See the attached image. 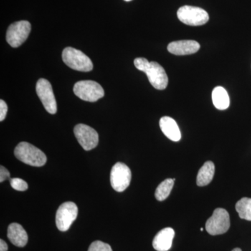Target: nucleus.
<instances>
[{"instance_id": "nucleus-26", "label": "nucleus", "mask_w": 251, "mask_h": 251, "mask_svg": "<svg viewBox=\"0 0 251 251\" xmlns=\"http://www.w3.org/2000/svg\"><path fill=\"white\" fill-rule=\"evenodd\" d=\"M232 251H242V249H239V248H236V249H233Z\"/></svg>"}, {"instance_id": "nucleus-19", "label": "nucleus", "mask_w": 251, "mask_h": 251, "mask_svg": "<svg viewBox=\"0 0 251 251\" xmlns=\"http://www.w3.org/2000/svg\"><path fill=\"white\" fill-rule=\"evenodd\" d=\"M235 208L241 219L251 221V198H242L236 204Z\"/></svg>"}, {"instance_id": "nucleus-8", "label": "nucleus", "mask_w": 251, "mask_h": 251, "mask_svg": "<svg viewBox=\"0 0 251 251\" xmlns=\"http://www.w3.org/2000/svg\"><path fill=\"white\" fill-rule=\"evenodd\" d=\"M78 209L75 203L67 202L59 206L56 214V226L59 230L66 232L75 221Z\"/></svg>"}, {"instance_id": "nucleus-27", "label": "nucleus", "mask_w": 251, "mask_h": 251, "mask_svg": "<svg viewBox=\"0 0 251 251\" xmlns=\"http://www.w3.org/2000/svg\"><path fill=\"white\" fill-rule=\"evenodd\" d=\"M125 1H131V0H125Z\"/></svg>"}, {"instance_id": "nucleus-20", "label": "nucleus", "mask_w": 251, "mask_h": 251, "mask_svg": "<svg viewBox=\"0 0 251 251\" xmlns=\"http://www.w3.org/2000/svg\"><path fill=\"white\" fill-rule=\"evenodd\" d=\"M10 184L14 190L18 191H25L28 188L27 183L20 178L10 179Z\"/></svg>"}, {"instance_id": "nucleus-1", "label": "nucleus", "mask_w": 251, "mask_h": 251, "mask_svg": "<svg viewBox=\"0 0 251 251\" xmlns=\"http://www.w3.org/2000/svg\"><path fill=\"white\" fill-rule=\"evenodd\" d=\"M14 154L18 160L31 166H44L47 161L45 153L26 142L18 144L15 148Z\"/></svg>"}, {"instance_id": "nucleus-13", "label": "nucleus", "mask_w": 251, "mask_h": 251, "mask_svg": "<svg viewBox=\"0 0 251 251\" xmlns=\"http://www.w3.org/2000/svg\"><path fill=\"white\" fill-rule=\"evenodd\" d=\"M175 234L174 229L171 227L161 229L153 239V249L157 251H169L171 249Z\"/></svg>"}, {"instance_id": "nucleus-10", "label": "nucleus", "mask_w": 251, "mask_h": 251, "mask_svg": "<svg viewBox=\"0 0 251 251\" xmlns=\"http://www.w3.org/2000/svg\"><path fill=\"white\" fill-rule=\"evenodd\" d=\"M74 134L81 147L86 151L93 150L98 145V133L89 126L83 124L75 126Z\"/></svg>"}, {"instance_id": "nucleus-3", "label": "nucleus", "mask_w": 251, "mask_h": 251, "mask_svg": "<svg viewBox=\"0 0 251 251\" xmlns=\"http://www.w3.org/2000/svg\"><path fill=\"white\" fill-rule=\"evenodd\" d=\"M74 92L77 97L85 101L96 102L103 98L105 92L98 82L92 80H82L74 85Z\"/></svg>"}, {"instance_id": "nucleus-9", "label": "nucleus", "mask_w": 251, "mask_h": 251, "mask_svg": "<svg viewBox=\"0 0 251 251\" xmlns=\"http://www.w3.org/2000/svg\"><path fill=\"white\" fill-rule=\"evenodd\" d=\"M36 91L46 111L52 115L55 114L57 110V102L49 81L44 78L39 79L36 83Z\"/></svg>"}, {"instance_id": "nucleus-21", "label": "nucleus", "mask_w": 251, "mask_h": 251, "mask_svg": "<svg viewBox=\"0 0 251 251\" xmlns=\"http://www.w3.org/2000/svg\"><path fill=\"white\" fill-rule=\"evenodd\" d=\"M88 251H112V248L106 243L96 241L91 244Z\"/></svg>"}, {"instance_id": "nucleus-6", "label": "nucleus", "mask_w": 251, "mask_h": 251, "mask_svg": "<svg viewBox=\"0 0 251 251\" xmlns=\"http://www.w3.org/2000/svg\"><path fill=\"white\" fill-rule=\"evenodd\" d=\"M30 31L31 24L27 21L13 23L6 31V41L11 47H19L27 40Z\"/></svg>"}, {"instance_id": "nucleus-22", "label": "nucleus", "mask_w": 251, "mask_h": 251, "mask_svg": "<svg viewBox=\"0 0 251 251\" xmlns=\"http://www.w3.org/2000/svg\"><path fill=\"white\" fill-rule=\"evenodd\" d=\"M134 65L137 69L145 73L148 70L149 67H150V62L147 59L143 58V57H139V58L135 59Z\"/></svg>"}, {"instance_id": "nucleus-12", "label": "nucleus", "mask_w": 251, "mask_h": 251, "mask_svg": "<svg viewBox=\"0 0 251 251\" xmlns=\"http://www.w3.org/2000/svg\"><path fill=\"white\" fill-rule=\"evenodd\" d=\"M201 49L199 43L193 40L174 41L168 44V50L175 55H188L196 53Z\"/></svg>"}, {"instance_id": "nucleus-23", "label": "nucleus", "mask_w": 251, "mask_h": 251, "mask_svg": "<svg viewBox=\"0 0 251 251\" xmlns=\"http://www.w3.org/2000/svg\"><path fill=\"white\" fill-rule=\"evenodd\" d=\"M8 107L4 100H0V121L2 122L7 114Z\"/></svg>"}, {"instance_id": "nucleus-5", "label": "nucleus", "mask_w": 251, "mask_h": 251, "mask_svg": "<svg viewBox=\"0 0 251 251\" xmlns=\"http://www.w3.org/2000/svg\"><path fill=\"white\" fill-rule=\"evenodd\" d=\"M177 17L181 22L190 26L203 25L209 19V14L204 9L187 5L179 8Z\"/></svg>"}, {"instance_id": "nucleus-11", "label": "nucleus", "mask_w": 251, "mask_h": 251, "mask_svg": "<svg viewBox=\"0 0 251 251\" xmlns=\"http://www.w3.org/2000/svg\"><path fill=\"white\" fill-rule=\"evenodd\" d=\"M145 74L148 75V80L155 89L163 90L168 84V77L165 69L158 63L150 62V67Z\"/></svg>"}, {"instance_id": "nucleus-24", "label": "nucleus", "mask_w": 251, "mask_h": 251, "mask_svg": "<svg viewBox=\"0 0 251 251\" xmlns=\"http://www.w3.org/2000/svg\"><path fill=\"white\" fill-rule=\"evenodd\" d=\"M10 173L5 167H0V182H3L5 180L9 179Z\"/></svg>"}, {"instance_id": "nucleus-14", "label": "nucleus", "mask_w": 251, "mask_h": 251, "mask_svg": "<svg viewBox=\"0 0 251 251\" xmlns=\"http://www.w3.org/2000/svg\"><path fill=\"white\" fill-rule=\"evenodd\" d=\"M7 237L10 242L18 247H25L28 242L27 232L21 225L13 223L8 227Z\"/></svg>"}, {"instance_id": "nucleus-7", "label": "nucleus", "mask_w": 251, "mask_h": 251, "mask_svg": "<svg viewBox=\"0 0 251 251\" xmlns=\"http://www.w3.org/2000/svg\"><path fill=\"white\" fill-rule=\"evenodd\" d=\"M131 171L125 163L118 162L112 167L110 173V184L117 192H123L130 185Z\"/></svg>"}, {"instance_id": "nucleus-16", "label": "nucleus", "mask_w": 251, "mask_h": 251, "mask_svg": "<svg viewBox=\"0 0 251 251\" xmlns=\"http://www.w3.org/2000/svg\"><path fill=\"white\" fill-rule=\"evenodd\" d=\"M215 173V166L212 161H206L198 172L197 185L198 186H206L212 181Z\"/></svg>"}, {"instance_id": "nucleus-2", "label": "nucleus", "mask_w": 251, "mask_h": 251, "mask_svg": "<svg viewBox=\"0 0 251 251\" xmlns=\"http://www.w3.org/2000/svg\"><path fill=\"white\" fill-rule=\"evenodd\" d=\"M62 59L68 67L78 72H89L93 69V64L90 57L74 48H66L63 50Z\"/></svg>"}, {"instance_id": "nucleus-28", "label": "nucleus", "mask_w": 251, "mask_h": 251, "mask_svg": "<svg viewBox=\"0 0 251 251\" xmlns=\"http://www.w3.org/2000/svg\"><path fill=\"white\" fill-rule=\"evenodd\" d=\"M201 231H202H202H203V228H202V227H201Z\"/></svg>"}, {"instance_id": "nucleus-15", "label": "nucleus", "mask_w": 251, "mask_h": 251, "mask_svg": "<svg viewBox=\"0 0 251 251\" xmlns=\"http://www.w3.org/2000/svg\"><path fill=\"white\" fill-rule=\"evenodd\" d=\"M159 125L163 134L172 141L178 142L181 140V131L177 124L173 118L168 116L162 117Z\"/></svg>"}, {"instance_id": "nucleus-17", "label": "nucleus", "mask_w": 251, "mask_h": 251, "mask_svg": "<svg viewBox=\"0 0 251 251\" xmlns=\"http://www.w3.org/2000/svg\"><path fill=\"white\" fill-rule=\"evenodd\" d=\"M212 101L218 110H224L228 108L229 98L227 91L222 87H215L212 92Z\"/></svg>"}, {"instance_id": "nucleus-18", "label": "nucleus", "mask_w": 251, "mask_h": 251, "mask_svg": "<svg viewBox=\"0 0 251 251\" xmlns=\"http://www.w3.org/2000/svg\"><path fill=\"white\" fill-rule=\"evenodd\" d=\"M175 179H167L158 185L155 192L157 201H163L171 194L174 186Z\"/></svg>"}, {"instance_id": "nucleus-4", "label": "nucleus", "mask_w": 251, "mask_h": 251, "mask_svg": "<svg viewBox=\"0 0 251 251\" xmlns=\"http://www.w3.org/2000/svg\"><path fill=\"white\" fill-rule=\"evenodd\" d=\"M230 227L228 212L222 208H217L206 221V230L211 235H219L227 232Z\"/></svg>"}, {"instance_id": "nucleus-25", "label": "nucleus", "mask_w": 251, "mask_h": 251, "mask_svg": "<svg viewBox=\"0 0 251 251\" xmlns=\"http://www.w3.org/2000/svg\"><path fill=\"white\" fill-rule=\"evenodd\" d=\"M8 245L4 240L1 239L0 240V251H7Z\"/></svg>"}]
</instances>
